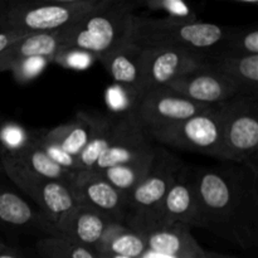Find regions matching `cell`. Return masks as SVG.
I'll return each instance as SVG.
<instances>
[{
    "mask_svg": "<svg viewBox=\"0 0 258 258\" xmlns=\"http://www.w3.org/2000/svg\"><path fill=\"white\" fill-rule=\"evenodd\" d=\"M198 228L251 248L258 237V174L243 165L193 168Z\"/></svg>",
    "mask_w": 258,
    "mask_h": 258,
    "instance_id": "cell-1",
    "label": "cell"
},
{
    "mask_svg": "<svg viewBox=\"0 0 258 258\" xmlns=\"http://www.w3.org/2000/svg\"><path fill=\"white\" fill-rule=\"evenodd\" d=\"M134 9L135 4L123 0H100L76 24L60 32L62 49L83 50L98 60L130 42Z\"/></svg>",
    "mask_w": 258,
    "mask_h": 258,
    "instance_id": "cell-2",
    "label": "cell"
},
{
    "mask_svg": "<svg viewBox=\"0 0 258 258\" xmlns=\"http://www.w3.org/2000/svg\"><path fill=\"white\" fill-rule=\"evenodd\" d=\"M228 27L201 20L148 18L135 14L130 42L141 48H183L209 54L223 40Z\"/></svg>",
    "mask_w": 258,
    "mask_h": 258,
    "instance_id": "cell-3",
    "label": "cell"
},
{
    "mask_svg": "<svg viewBox=\"0 0 258 258\" xmlns=\"http://www.w3.org/2000/svg\"><path fill=\"white\" fill-rule=\"evenodd\" d=\"M100 0H34L8 2L2 32L22 35L58 33L72 27Z\"/></svg>",
    "mask_w": 258,
    "mask_h": 258,
    "instance_id": "cell-4",
    "label": "cell"
},
{
    "mask_svg": "<svg viewBox=\"0 0 258 258\" xmlns=\"http://www.w3.org/2000/svg\"><path fill=\"white\" fill-rule=\"evenodd\" d=\"M223 160L258 174V96L236 95L219 103Z\"/></svg>",
    "mask_w": 258,
    "mask_h": 258,
    "instance_id": "cell-5",
    "label": "cell"
},
{
    "mask_svg": "<svg viewBox=\"0 0 258 258\" xmlns=\"http://www.w3.org/2000/svg\"><path fill=\"white\" fill-rule=\"evenodd\" d=\"M146 134L158 145L170 146L223 160L219 105H214L209 110L180 122L154 128Z\"/></svg>",
    "mask_w": 258,
    "mask_h": 258,
    "instance_id": "cell-6",
    "label": "cell"
},
{
    "mask_svg": "<svg viewBox=\"0 0 258 258\" xmlns=\"http://www.w3.org/2000/svg\"><path fill=\"white\" fill-rule=\"evenodd\" d=\"M198 214L194 170L184 164L158 208L144 216L127 218L123 224L140 234L168 223H181L191 228L198 227Z\"/></svg>",
    "mask_w": 258,
    "mask_h": 258,
    "instance_id": "cell-7",
    "label": "cell"
},
{
    "mask_svg": "<svg viewBox=\"0 0 258 258\" xmlns=\"http://www.w3.org/2000/svg\"><path fill=\"white\" fill-rule=\"evenodd\" d=\"M214 105L197 103L171 88L155 87L148 90L134 101L130 111L134 113L141 127L148 131L173 125L204 112Z\"/></svg>",
    "mask_w": 258,
    "mask_h": 258,
    "instance_id": "cell-8",
    "label": "cell"
},
{
    "mask_svg": "<svg viewBox=\"0 0 258 258\" xmlns=\"http://www.w3.org/2000/svg\"><path fill=\"white\" fill-rule=\"evenodd\" d=\"M2 163L4 174L9 176L10 180L25 196L32 199L54 228L59 219L78 204L75 191L71 186L30 173L3 159Z\"/></svg>",
    "mask_w": 258,
    "mask_h": 258,
    "instance_id": "cell-9",
    "label": "cell"
},
{
    "mask_svg": "<svg viewBox=\"0 0 258 258\" xmlns=\"http://www.w3.org/2000/svg\"><path fill=\"white\" fill-rule=\"evenodd\" d=\"M207 54L183 48H143L140 95L155 87L168 86L176 78L203 67Z\"/></svg>",
    "mask_w": 258,
    "mask_h": 258,
    "instance_id": "cell-10",
    "label": "cell"
},
{
    "mask_svg": "<svg viewBox=\"0 0 258 258\" xmlns=\"http://www.w3.org/2000/svg\"><path fill=\"white\" fill-rule=\"evenodd\" d=\"M183 165V161L174 154L161 146H156L153 164L148 174L128 198L126 219L144 216L158 208Z\"/></svg>",
    "mask_w": 258,
    "mask_h": 258,
    "instance_id": "cell-11",
    "label": "cell"
},
{
    "mask_svg": "<svg viewBox=\"0 0 258 258\" xmlns=\"http://www.w3.org/2000/svg\"><path fill=\"white\" fill-rule=\"evenodd\" d=\"M155 148L156 144L128 110L113 117L107 149L91 171L100 173L117 164L136 160L151 154Z\"/></svg>",
    "mask_w": 258,
    "mask_h": 258,
    "instance_id": "cell-12",
    "label": "cell"
},
{
    "mask_svg": "<svg viewBox=\"0 0 258 258\" xmlns=\"http://www.w3.org/2000/svg\"><path fill=\"white\" fill-rule=\"evenodd\" d=\"M73 191L78 203L105 214L115 223H125L128 212V199L98 173L90 171L77 174Z\"/></svg>",
    "mask_w": 258,
    "mask_h": 258,
    "instance_id": "cell-13",
    "label": "cell"
},
{
    "mask_svg": "<svg viewBox=\"0 0 258 258\" xmlns=\"http://www.w3.org/2000/svg\"><path fill=\"white\" fill-rule=\"evenodd\" d=\"M165 87L183 97L203 105H219L239 95L238 90L227 78L212 70L208 64L176 78Z\"/></svg>",
    "mask_w": 258,
    "mask_h": 258,
    "instance_id": "cell-14",
    "label": "cell"
},
{
    "mask_svg": "<svg viewBox=\"0 0 258 258\" xmlns=\"http://www.w3.org/2000/svg\"><path fill=\"white\" fill-rule=\"evenodd\" d=\"M115 223L105 214L78 203L55 224L58 237L95 252L98 242L110 224Z\"/></svg>",
    "mask_w": 258,
    "mask_h": 258,
    "instance_id": "cell-15",
    "label": "cell"
},
{
    "mask_svg": "<svg viewBox=\"0 0 258 258\" xmlns=\"http://www.w3.org/2000/svg\"><path fill=\"white\" fill-rule=\"evenodd\" d=\"M0 228L57 236L54 226L22 196L0 185Z\"/></svg>",
    "mask_w": 258,
    "mask_h": 258,
    "instance_id": "cell-16",
    "label": "cell"
},
{
    "mask_svg": "<svg viewBox=\"0 0 258 258\" xmlns=\"http://www.w3.org/2000/svg\"><path fill=\"white\" fill-rule=\"evenodd\" d=\"M107 116L100 112L80 111L68 122L47 130H40V134L43 138L52 141L67 154L77 158L93 135L100 130Z\"/></svg>",
    "mask_w": 258,
    "mask_h": 258,
    "instance_id": "cell-17",
    "label": "cell"
},
{
    "mask_svg": "<svg viewBox=\"0 0 258 258\" xmlns=\"http://www.w3.org/2000/svg\"><path fill=\"white\" fill-rule=\"evenodd\" d=\"M141 53L143 48L128 42L98 59L116 85L130 96L133 103L141 91Z\"/></svg>",
    "mask_w": 258,
    "mask_h": 258,
    "instance_id": "cell-18",
    "label": "cell"
},
{
    "mask_svg": "<svg viewBox=\"0 0 258 258\" xmlns=\"http://www.w3.org/2000/svg\"><path fill=\"white\" fill-rule=\"evenodd\" d=\"M141 236L149 251L180 258H206V251L190 233V228L181 223L163 224Z\"/></svg>",
    "mask_w": 258,
    "mask_h": 258,
    "instance_id": "cell-19",
    "label": "cell"
},
{
    "mask_svg": "<svg viewBox=\"0 0 258 258\" xmlns=\"http://www.w3.org/2000/svg\"><path fill=\"white\" fill-rule=\"evenodd\" d=\"M207 64L223 76L239 95L258 96V54H207Z\"/></svg>",
    "mask_w": 258,
    "mask_h": 258,
    "instance_id": "cell-20",
    "label": "cell"
},
{
    "mask_svg": "<svg viewBox=\"0 0 258 258\" xmlns=\"http://www.w3.org/2000/svg\"><path fill=\"white\" fill-rule=\"evenodd\" d=\"M0 158L43 178L60 181L72 189L77 178V174L59 166L45 154V151L35 140L34 131H33L32 141L28 145L9 155L0 154Z\"/></svg>",
    "mask_w": 258,
    "mask_h": 258,
    "instance_id": "cell-21",
    "label": "cell"
},
{
    "mask_svg": "<svg viewBox=\"0 0 258 258\" xmlns=\"http://www.w3.org/2000/svg\"><path fill=\"white\" fill-rule=\"evenodd\" d=\"M60 49V32L24 35L0 53V73L10 72L18 63L28 58L45 57L52 62L53 57Z\"/></svg>",
    "mask_w": 258,
    "mask_h": 258,
    "instance_id": "cell-22",
    "label": "cell"
},
{
    "mask_svg": "<svg viewBox=\"0 0 258 258\" xmlns=\"http://www.w3.org/2000/svg\"><path fill=\"white\" fill-rule=\"evenodd\" d=\"M148 249L145 238L125 224L108 226L95 249L97 256H125L139 258Z\"/></svg>",
    "mask_w": 258,
    "mask_h": 258,
    "instance_id": "cell-23",
    "label": "cell"
},
{
    "mask_svg": "<svg viewBox=\"0 0 258 258\" xmlns=\"http://www.w3.org/2000/svg\"><path fill=\"white\" fill-rule=\"evenodd\" d=\"M156 146H158V144H156ZM155 150L151 154L143 156V158L128 161V163L117 164V165H113L111 168L100 171L98 174L128 199L131 193L135 190L136 186L143 181V179L148 174L149 169L153 164Z\"/></svg>",
    "mask_w": 258,
    "mask_h": 258,
    "instance_id": "cell-24",
    "label": "cell"
},
{
    "mask_svg": "<svg viewBox=\"0 0 258 258\" xmlns=\"http://www.w3.org/2000/svg\"><path fill=\"white\" fill-rule=\"evenodd\" d=\"M212 53L231 55L258 54V28L228 27L219 47Z\"/></svg>",
    "mask_w": 258,
    "mask_h": 258,
    "instance_id": "cell-25",
    "label": "cell"
},
{
    "mask_svg": "<svg viewBox=\"0 0 258 258\" xmlns=\"http://www.w3.org/2000/svg\"><path fill=\"white\" fill-rule=\"evenodd\" d=\"M113 117L115 116H107L103 125L101 126L100 130L93 135L90 143L87 144L82 153L77 156V174L90 173L95 168L96 163L101 159V156L105 154L107 149L108 143H110L111 128H112Z\"/></svg>",
    "mask_w": 258,
    "mask_h": 258,
    "instance_id": "cell-26",
    "label": "cell"
},
{
    "mask_svg": "<svg viewBox=\"0 0 258 258\" xmlns=\"http://www.w3.org/2000/svg\"><path fill=\"white\" fill-rule=\"evenodd\" d=\"M37 251L42 258H97L91 249L58 236L38 241Z\"/></svg>",
    "mask_w": 258,
    "mask_h": 258,
    "instance_id": "cell-27",
    "label": "cell"
},
{
    "mask_svg": "<svg viewBox=\"0 0 258 258\" xmlns=\"http://www.w3.org/2000/svg\"><path fill=\"white\" fill-rule=\"evenodd\" d=\"M33 131L25 130L19 123L7 121L0 126V154L15 153L32 141Z\"/></svg>",
    "mask_w": 258,
    "mask_h": 258,
    "instance_id": "cell-28",
    "label": "cell"
},
{
    "mask_svg": "<svg viewBox=\"0 0 258 258\" xmlns=\"http://www.w3.org/2000/svg\"><path fill=\"white\" fill-rule=\"evenodd\" d=\"M151 12H164L168 18L179 20H198L197 13L181 0H149L143 3Z\"/></svg>",
    "mask_w": 258,
    "mask_h": 258,
    "instance_id": "cell-29",
    "label": "cell"
},
{
    "mask_svg": "<svg viewBox=\"0 0 258 258\" xmlns=\"http://www.w3.org/2000/svg\"><path fill=\"white\" fill-rule=\"evenodd\" d=\"M34 135H35V140H37V143L39 144L40 148L45 151V154H47V155L49 156L54 163H57L58 165L67 169V170L72 171V173L77 174V170H78L77 158L70 155V154L66 153L64 150H62L59 146L53 144L52 141L43 138L42 134H40V130H35Z\"/></svg>",
    "mask_w": 258,
    "mask_h": 258,
    "instance_id": "cell-30",
    "label": "cell"
},
{
    "mask_svg": "<svg viewBox=\"0 0 258 258\" xmlns=\"http://www.w3.org/2000/svg\"><path fill=\"white\" fill-rule=\"evenodd\" d=\"M50 63L49 58L33 57L18 63L10 72L19 83H28L40 75Z\"/></svg>",
    "mask_w": 258,
    "mask_h": 258,
    "instance_id": "cell-31",
    "label": "cell"
},
{
    "mask_svg": "<svg viewBox=\"0 0 258 258\" xmlns=\"http://www.w3.org/2000/svg\"><path fill=\"white\" fill-rule=\"evenodd\" d=\"M96 60L92 54L78 49H62L53 57L52 62L58 63L70 70H87Z\"/></svg>",
    "mask_w": 258,
    "mask_h": 258,
    "instance_id": "cell-32",
    "label": "cell"
},
{
    "mask_svg": "<svg viewBox=\"0 0 258 258\" xmlns=\"http://www.w3.org/2000/svg\"><path fill=\"white\" fill-rule=\"evenodd\" d=\"M24 35L18 34V33H12V32H0V53L4 49H7L10 44L15 42V40L20 39Z\"/></svg>",
    "mask_w": 258,
    "mask_h": 258,
    "instance_id": "cell-33",
    "label": "cell"
},
{
    "mask_svg": "<svg viewBox=\"0 0 258 258\" xmlns=\"http://www.w3.org/2000/svg\"><path fill=\"white\" fill-rule=\"evenodd\" d=\"M0 258H23V256L17 249L2 243L0 244Z\"/></svg>",
    "mask_w": 258,
    "mask_h": 258,
    "instance_id": "cell-34",
    "label": "cell"
},
{
    "mask_svg": "<svg viewBox=\"0 0 258 258\" xmlns=\"http://www.w3.org/2000/svg\"><path fill=\"white\" fill-rule=\"evenodd\" d=\"M139 258H180V257H175V256H168V254H161V253H156V252L149 251L146 249L143 254H141Z\"/></svg>",
    "mask_w": 258,
    "mask_h": 258,
    "instance_id": "cell-35",
    "label": "cell"
},
{
    "mask_svg": "<svg viewBox=\"0 0 258 258\" xmlns=\"http://www.w3.org/2000/svg\"><path fill=\"white\" fill-rule=\"evenodd\" d=\"M206 258H238V257L227 256V254H222V253H216V252L206 251Z\"/></svg>",
    "mask_w": 258,
    "mask_h": 258,
    "instance_id": "cell-36",
    "label": "cell"
},
{
    "mask_svg": "<svg viewBox=\"0 0 258 258\" xmlns=\"http://www.w3.org/2000/svg\"><path fill=\"white\" fill-rule=\"evenodd\" d=\"M7 5H8L7 0H0V32H2V23H3V18H4L5 9H7Z\"/></svg>",
    "mask_w": 258,
    "mask_h": 258,
    "instance_id": "cell-37",
    "label": "cell"
},
{
    "mask_svg": "<svg viewBox=\"0 0 258 258\" xmlns=\"http://www.w3.org/2000/svg\"><path fill=\"white\" fill-rule=\"evenodd\" d=\"M97 256V254H96ZM97 258H130V257H125V256H97Z\"/></svg>",
    "mask_w": 258,
    "mask_h": 258,
    "instance_id": "cell-38",
    "label": "cell"
},
{
    "mask_svg": "<svg viewBox=\"0 0 258 258\" xmlns=\"http://www.w3.org/2000/svg\"><path fill=\"white\" fill-rule=\"evenodd\" d=\"M4 173V169H3V163H2V158H0V174Z\"/></svg>",
    "mask_w": 258,
    "mask_h": 258,
    "instance_id": "cell-39",
    "label": "cell"
},
{
    "mask_svg": "<svg viewBox=\"0 0 258 258\" xmlns=\"http://www.w3.org/2000/svg\"><path fill=\"white\" fill-rule=\"evenodd\" d=\"M2 243H3V242H2V241H0V244H2Z\"/></svg>",
    "mask_w": 258,
    "mask_h": 258,
    "instance_id": "cell-40",
    "label": "cell"
}]
</instances>
